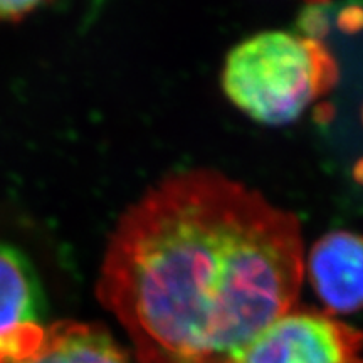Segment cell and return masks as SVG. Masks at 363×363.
I'll list each match as a JSON object with an SVG mask.
<instances>
[{
  "label": "cell",
  "instance_id": "7a4b0ae2",
  "mask_svg": "<svg viewBox=\"0 0 363 363\" xmlns=\"http://www.w3.org/2000/svg\"><path fill=\"white\" fill-rule=\"evenodd\" d=\"M337 65L320 40L264 30L227 54L222 89L229 101L257 123L296 121L337 83Z\"/></svg>",
  "mask_w": 363,
  "mask_h": 363
},
{
  "label": "cell",
  "instance_id": "8992f818",
  "mask_svg": "<svg viewBox=\"0 0 363 363\" xmlns=\"http://www.w3.org/2000/svg\"><path fill=\"white\" fill-rule=\"evenodd\" d=\"M12 363H130V358L101 325L61 321L45 328L38 350Z\"/></svg>",
  "mask_w": 363,
  "mask_h": 363
},
{
  "label": "cell",
  "instance_id": "277c9868",
  "mask_svg": "<svg viewBox=\"0 0 363 363\" xmlns=\"http://www.w3.org/2000/svg\"><path fill=\"white\" fill-rule=\"evenodd\" d=\"M45 301L29 259L0 240V363L19 362L39 348Z\"/></svg>",
  "mask_w": 363,
  "mask_h": 363
},
{
  "label": "cell",
  "instance_id": "52a82bcc",
  "mask_svg": "<svg viewBox=\"0 0 363 363\" xmlns=\"http://www.w3.org/2000/svg\"><path fill=\"white\" fill-rule=\"evenodd\" d=\"M43 6V2H30V0H27V2L0 0V22H19Z\"/></svg>",
  "mask_w": 363,
  "mask_h": 363
},
{
  "label": "cell",
  "instance_id": "3957f363",
  "mask_svg": "<svg viewBox=\"0 0 363 363\" xmlns=\"http://www.w3.org/2000/svg\"><path fill=\"white\" fill-rule=\"evenodd\" d=\"M224 363H363V333L325 311L294 306Z\"/></svg>",
  "mask_w": 363,
  "mask_h": 363
},
{
  "label": "cell",
  "instance_id": "6da1fadb",
  "mask_svg": "<svg viewBox=\"0 0 363 363\" xmlns=\"http://www.w3.org/2000/svg\"><path fill=\"white\" fill-rule=\"evenodd\" d=\"M298 217L216 170H185L121 216L96 294L138 363H224L296 306Z\"/></svg>",
  "mask_w": 363,
  "mask_h": 363
},
{
  "label": "cell",
  "instance_id": "5b68a950",
  "mask_svg": "<svg viewBox=\"0 0 363 363\" xmlns=\"http://www.w3.org/2000/svg\"><path fill=\"white\" fill-rule=\"evenodd\" d=\"M305 274L326 315L363 310V235L331 230L305 256Z\"/></svg>",
  "mask_w": 363,
  "mask_h": 363
}]
</instances>
